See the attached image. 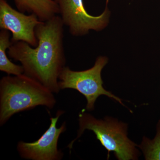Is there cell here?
<instances>
[{
	"instance_id": "cell-1",
	"label": "cell",
	"mask_w": 160,
	"mask_h": 160,
	"mask_svg": "<svg viewBox=\"0 0 160 160\" xmlns=\"http://www.w3.org/2000/svg\"><path fill=\"white\" fill-rule=\"evenodd\" d=\"M64 26L61 17L55 16L37 26L36 47L19 41L12 42L7 51L9 58L21 63L24 74L37 80L54 93L61 90L59 77L66 66Z\"/></svg>"
},
{
	"instance_id": "cell-2",
	"label": "cell",
	"mask_w": 160,
	"mask_h": 160,
	"mask_svg": "<svg viewBox=\"0 0 160 160\" xmlns=\"http://www.w3.org/2000/svg\"><path fill=\"white\" fill-rule=\"evenodd\" d=\"M53 93L24 73L3 77L0 80V126L16 113L37 106L53 109L57 102Z\"/></svg>"
},
{
	"instance_id": "cell-3",
	"label": "cell",
	"mask_w": 160,
	"mask_h": 160,
	"mask_svg": "<svg viewBox=\"0 0 160 160\" xmlns=\"http://www.w3.org/2000/svg\"><path fill=\"white\" fill-rule=\"evenodd\" d=\"M79 128L77 137L68 145L71 149L73 143L81 137L86 130H91L97 139L108 151L107 159L110 152H113L119 160H137L139 152L138 145L127 136V125L112 118L98 119L83 110L79 114Z\"/></svg>"
},
{
	"instance_id": "cell-4",
	"label": "cell",
	"mask_w": 160,
	"mask_h": 160,
	"mask_svg": "<svg viewBox=\"0 0 160 160\" xmlns=\"http://www.w3.org/2000/svg\"><path fill=\"white\" fill-rule=\"evenodd\" d=\"M108 61L106 57H98L94 66L84 71H74L66 66L59 77L60 89H72L78 91L86 98V108L89 111L94 109L96 101L101 95L106 96L124 106L121 99L103 87L101 74Z\"/></svg>"
},
{
	"instance_id": "cell-5",
	"label": "cell",
	"mask_w": 160,
	"mask_h": 160,
	"mask_svg": "<svg viewBox=\"0 0 160 160\" xmlns=\"http://www.w3.org/2000/svg\"><path fill=\"white\" fill-rule=\"evenodd\" d=\"M58 4L61 17L69 33L74 37L82 36L91 30L99 31L108 23L109 12L106 2L105 10L98 16L91 15L86 11L83 0H54Z\"/></svg>"
},
{
	"instance_id": "cell-6",
	"label": "cell",
	"mask_w": 160,
	"mask_h": 160,
	"mask_svg": "<svg viewBox=\"0 0 160 160\" xmlns=\"http://www.w3.org/2000/svg\"><path fill=\"white\" fill-rule=\"evenodd\" d=\"M58 110L56 116L50 118L49 128L40 138L33 142L20 141L17 150L22 158L31 160H60L62 159V152L58 149V145L61 134L66 130V123L64 122L60 128L57 127L58 120L64 113Z\"/></svg>"
},
{
	"instance_id": "cell-7",
	"label": "cell",
	"mask_w": 160,
	"mask_h": 160,
	"mask_svg": "<svg viewBox=\"0 0 160 160\" xmlns=\"http://www.w3.org/2000/svg\"><path fill=\"white\" fill-rule=\"evenodd\" d=\"M36 15H26L16 10L6 0H0V29L12 33V42L22 41L32 47H36L37 26L42 22Z\"/></svg>"
},
{
	"instance_id": "cell-8",
	"label": "cell",
	"mask_w": 160,
	"mask_h": 160,
	"mask_svg": "<svg viewBox=\"0 0 160 160\" xmlns=\"http://www.w3.org/2000/svg\"><path fill=\"white\" fill-rule=\"evenodd\" d=\"M18 11L36 15L42 22H46L59 14L54 0H13Z\"/></svg>"
},
{
	"instance_id": "cell-9",
	"label": "cell",
	"mask_w": 160,
	"mask_h": 160,
	"mask_svg": "<svg viewBox=\"0 0 160 160\" xmlns=\"http://www.w3.org/2000/svg\"><path fill=\"white\" fill-rule=\"evenodd\" d=\"M9 31L1 29L0 31V70L10 75H19L24 73L22 65L12 62L6 54V51L12 45Z\"/></svg>"
},
{
	"instance_id": "cell-10",
	"label": "cell",
	"mask_w": 160,
	"mask_h": 160,
	"mask_svg": "<svg viewBox=\"0 0 160 160\" xmlns=\"http://www.w3.org/2000/svg\"><path fill=\"white\" fill-rule=\"evenodd\" d=\"M144 153L146 160H160V120L157 125V133L152 140L143 138L138 146Z\"/></svg>"
}]
</instances>
